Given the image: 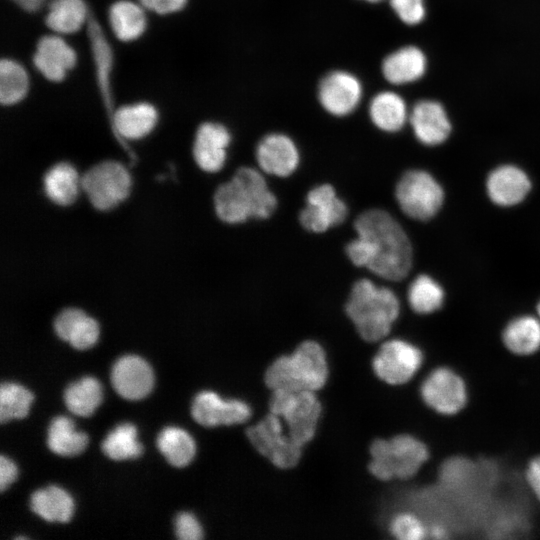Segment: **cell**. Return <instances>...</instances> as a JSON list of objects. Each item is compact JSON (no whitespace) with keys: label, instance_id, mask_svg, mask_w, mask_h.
I'll return each mask as SVG.
<instances>
[{"label":"cell","instance_id":"6da1fadb","mask_svg":"<svg viewBox=\"0 0 540 540\" xmlns=\"http://www.w3.org/2000/svg\"><path fill=\"white\" fill-rule=\"evenodd\" d=\"M356 237L345 247L348 259L388 281H401L413 263L412 245L403 227L387 211L372 208L354 221Z\"/></svg>","mask_w":540,"mask_h":540},{"label":"cell","instance_id":"7a4b0ae2","mask_svg":"<svg viewBox=\"0 0 540 540\" xmlns=\"http://www.w3.org/2000/svg\"><path fill=\"white\" fill-rule=\"evenodd\" d=\"M215 212L228 224H241L250 219L269 218L278 201L259 170L243 166L222 183L214 194Z\"/></svg>","mask_w":540,"mask_h":540},{"label":"cell","instance_id":"3957f363","mask_svg":"<svg viewBox=\"0 0 540 540\" xmlns=\"http://www.w3.org/2000/svg\"><path fill=\"white\" fill-rule=\"evenodd\" d=\"M345 312L363 340L376 342L390 333L399 316L400 303L390 288L362 278L353 284Z\"/></svg>","mask_w":540,"mask_h":540},{"label":"cell","instance_id":"277c9868","mask_svg":"<svg viewBox=\"0 0 540 540\" xmlns=\"http://www.w3.org/2000/svg\"><path fill=\"white\" fill-rule=\"evenodd\" d=\"M328 379V362L316 341L301 342L289 355L276 358L266 369L265 384L274 390H320Z\"/></svg>","mask_w":540,"mask_h":540},{"label":"cell","instance_id":"5b68a950","mask_svg":"<svg viewBox=\"0 0 540 540\" xmlns=\"http://www.w3.org/2000/svg\"><path fill=\"white\" fill-rule=\"evenodd\" d=\"M429 455L427 445L409 434L377 439L370 446L369 471L381 481L407 480L418 473Z\"/></svg>","mask_w":540,"mask_h":540},{"label":"cell","instance_id":"8992f818","mask_svg":"<svg viewBox=\"0 0 540 540\" xmlns=\"http://www.w3.org/2000/svg\"><path fill=\"white\" fill-rule=\"evenodd\" d=\"M269 409L283 420L290 436L301 446L314 437L322 412L315 392L307 390H274Z\"/></svg>","mask_w":540,"mask_h":540},{"label":"cell","instance_id":"52a82bcc","mask_svg":"<svg viewBox=\"0 0 540 540\" xmlns=\"http://www.w3.org/2000/svg\"><path fill=\"white\" fill-rule=\"evenodd\" d=\"M395 198L402 212L411 219L427 221L440 210L444 191L427 171H406L395 186Z\"/></svg>","mask_w":540,"mask_h":540},{"label":"cell","instance_id":"ba28073f","mask_svg":"<svg viewBox=\"0 0 540 540\" xmlns=\"http://www.w3.org/2000/svg\"><path fill=\"white\" fill-rule=\"evenodd\" d=\"M249 442L256 451L281 469L295 467L302 455V448L288 433L283 420L269 412L246 431Z\"/></svg>","mask_w":540,"mask_h":540},{"label":"cell","instance_id":"9c48e42d","mask_svg":"<svg viewBox=\"0 0 540 540\" xmlns=\"http://www.w3.org/2000/svg\"><path fill=\"white\" fill-rule=\"evenodd\" d=\"M424 404L442 416L460 413L468 402V388L464 378L448 366L431 370L420 385Z\"/></svg>","mask_w":540,"mask_h":540},{"label":"cell","instance_id":"30bf717a","mask_svg":"<svg viewBox=\"0 0 540 540\" xmlns=\"http://www.w3.org/2000/svg\"><path fill=\"white\" fill-rule=\"evenodd\" d=\"M130 176L116 161L100 162L80 178V186L98 210H108L124 200L130 189Z\"/></svg>","mask_w":540,"mask_h":540},{"label":"cell","instance_id":"8fae6325","mask_svg":"<svg viewBox=\"0 0 540 540\" xmlns=\"http://www.w3.org/2000/svg\"><path fill=\"white\" fill-rule=\"evenodd\" d=\"M424 355L419 347L403 339L385 341L372 360L379 379L389 385L409 382L423 365Z\"/></svg>","mask_w":540,"mask_h":540},{"label":"cell","instance_id":"7c38bea8","mask_svg":"<svg viewBox=\"0 0 540 540\" xmlns=\"http://www.w3.org/2000/svg\"><path fill=\"white\" fill-rule=\"evenodd\" d=\"M305 201L306 205L298 218L301 226L312 233L326 232L342 224L348 215L346 203L328 183L311 188Z\"/></svg>","mask_w":540,"mask_h":540},{"label":"cell","instance_id":"4fadbf2b","mask_svg":"<svg viewBox=\"0 0 540 540\" xmlns=\"http://www.w3.org/2000/svg\"><path fill=\"white\" fill-rule=\"evenodd\" d=\"M86 24L97 88L109 121H111L115 111L112 89L114 52L91 8Z\"/></svg>","mask_w":540,"mask_h":540},{"label":"cell","instance_id":"5bb4252c","mask_svg":"<svg viewBox=\"0 0 540 540\" xmlns=\"http://www.w3.org/2000/svg\"><path fill=\"white\" fill-rule=\"evenodd\" d=\"M362 93V84L355 75L347 71L336 70L321 79L318 100L329 114L343 117L357 108Z\"/></svg>","mask_w":540,"mask_h":540},{"label":"cell","instance_id":"9a60e30c","mask_svg":"<svg viewBox=\"0 0 540 540\" xmlns=\"http://www.w3.org/2000/svg\"><path fill=\"white\" fill-rule=\"evenodd\" d=\"M194 420L202 426L241 424L250 419V406L239 399H222L212 391H202L196 395L191 407Z\"/></svg>","mask_w":540,"mask_h":540},{"label":"cell","instance_id":"2e32d148","mask_svg":"<svg viewBox=\"0 0 540 540\" xmlns=\"http://www.w3.org/2000/svg\"><path fill=\"white\" fill-rule=\"evenodd\" d=\"M255 158L263 173L288 177L300 163V153L295 142L286 134L270 133L256 147Z\"/></svg>","mask_w":540,"mask_h":540},{"label":"cell","instance_id":"e0dca14e","mask_svg":"<svg viewBox=\"0 0 540 540\" xmlns=\"http://www.w3.org/2000/svg\"><path fill=\"white\" fill-rule=\"evenodd\" d=\"M111 383L123 398L138 400L151 392L154 376L150 365L144 359L136 355H125L114 363Z\"/></svg>","mask_w":540,"mask_h":540},{"label":"cell","instance_id":"ac0fdd59","mask_svg":"<svg viewBox=\"0 0 540 540\" xmlns=\"http://www.w3.org/2000/svg\"><path fill=\"white\" fill-rule=\"evenodd\" d=\"M36 69L49 81H62L77 63L75 50L58 35L39 38L33 55Z\"/></svg>","mask_w":540,"mask_h":540},{"label":"cell","instance_id":"d6986e66","mask_svg":"<svg viewBox=\"0 0 540 540\" xmlns=\"http://www.w3.org/2000/svg\"><path fill=\"white\" fill-rule=\"evenodd\" d=\"M230 141V132L224 125L216 122L202 123L196 131L193 144L196 164L206 172L219 171L225 164Z\"/></svg>","mask_w":540,"mask_h":540},{"label":"cell","instance_id":"ffe728a7","mask_svg":"<svg viewBox=\"0 0 540 540\" xmlns=\"http://www.w3.org/2000/svg\"><path fill=\"white\" fill-rule=\"evenodd\" d=\"M486 190L494 204L509 207L519 204L526 198L531 190V181L519 167L502 165L488 175Z\"/></svg>","mask_w":540,"mask_h":540},{"label":"cell","instance_id":"44dd1931","mask_svg":"<svg viewBox=\"0 0 540 540\" xmlns=\"http://www.w3.org/2000/svg\"><path fill=\"white\" fill-rule=\"evenodd\" d=\"M415 137L424 145L443 143L451 132V123L443 106L431 100L418 102L409 115Z\"/></svg>","mask_w":540,"mask_h":540},{"label":"cell","instance_id":"7402d4cb","mask_svg":"<svg viewBox=\"0 0 540 540\" xmlns=\"http://www.w3.org/2000/svg\"><path fill=\"white\" fill-rule=\"evenodd\" d=\"M158 121V112L148 102H137L115 109L110 121L120 139H140L149 134Z\"/></svg>","mask_w":540,"mask_h":540},{"label":"cell","instance_id":"603a6c76","mask_svg":"<svg viewBox=\"0 0 540 540\" xmlns=\"http://www.w3.org/2000/svg\"><path fill=\"white\" fill-rule=\"evenodd\" d=\"M381 69L385 79L392 84L411 83L424 75L426 57L419 48L405 46L385 57Z\"/></svg>","mask_w":540,"mask_h":540},{"label":"cell","instance_id":"cb8c5ba5","mask_svg":"<svg viewBox=\"0 0 540 540\" xmlns=\"http://www.w3.org/2000/svg\"><path fill=\"white\" fill-rule=\"evenodd\" d=\"M504 347L513 355L528 357L540 350V320L522 315L510 320L502 331Z\"/></svg>","mask_w":540,"mask_h":540},{"label":"cell","instance_id":"d4e9b609","mask_svg":"<svg viewBox=\"0 0 540 540\" xmlns=\"http://www.w3.org/2000/svg\"><path fill=\"white\" fill-rule=\"evenodd\" d=\"M143 8L141 4L130 0H118L110 5L109 24L117 39L130 42L142 36L147 27Z\"/></svg>","mask_w":540,"mask_h":540},{"label":"cell","instance_id":"484cf974","mask_svg":"<svg viewBox=\"0 0 540 540\" xmlns=\"http://www.w3.org/2000/svg\"><path fill=\"white\" fill-rule=\"evenodd\" d=\"M369 116L378 129L393 133L405 125L408 113L405 101L400 95L391 91H382L372 98Z\"/></svg>","mask_w":540,"mask_h":540},{"label":"cell","instance_id":"4316f807","mask_svg":"<svg viewBox=\"0 0 540 540\" xmlns=\"http://www.w3.org/2000/svg\"><path fill=\"white\" fill-rule=\"evenodd\" d=\"M89 11L85 0H52L44 21L55 33L72 34L86 24Z\"/></svg>","mask_w":540,"mask_h":540},{"label":"cell","instance_id":"83f0119b","mask_svg":"<svg viewBox=\"0 0 540 540\" xmlns=\"http://www.w3.org/2000/svg\"><path fill=\"white\" fill-rule=\"evenodd\" d=\"M31 510L46 521L67 522L72 516V497L62 488L50 485L35 491L30 498Z\"/></svg>","mask_w":540,"mask_h":540},{"label":"cell","instance_id":"f1b7e54d","mask_svg":"<svg viewBox=\"0 0 540 540\" xmlns=\"http://www.w3.org/2000/svg\"><path fill=\"white\" fill-rule=\"evenodd\" d=\"M46 196L55 204L66 206L74 202L80 180L76 170L66 162L52 166L43 179Z\"/></svg>","mask_w":540,"mask_h":540},{"label":"cell","instance_id":"f546056e","mask_svg":"<svg viewBox=\"0 0 540 540\" xmlns=\"http://www.w3.org/2000/svg\"><path fill=\"white\" fill-rule=\"evenodd\" d=\"M88 436L75 430L73 421L65 416L53 418L48 427L47 445L55 454L75 456L87 446Z\"/></svg>","mask_w":540,"mask_h":540},{"label":"cell","instance_id":"4dcf8cb0","mask_svg":"<svg viewBox=\"0 0 540 540\" xmlns=\"http://www.w3.org/2000/svg\"><path fill=\"white\" fill-rule=\"evenodd\" d=\"M103 392L100 382L90 376L81 378L67 386L64 401L67 409L75 415L88 417L102 402Z\"/></svg>","mask_w":540,"mask_h":540},{"label":"cell","instance_id":"1f68e13d","mask_svg":"<svg viewBox=\"0 0 540 540\" xmlns=\"http://www.w3.org/2000/svg\"><path fill=\"white\" fill-rule=\"evenodd\" d=\"M157 447L166 460L175 467H184L191 462L195 455V442L183 429L165 427L159 433Z\"/></svg>","mask_w":540,"mask_h":540},{"label":"cell","instance_id":"d6a6232c","mask_svg":"<svg viewBox=\"0 0 540 540\" xmlns=\"http://www.w3.org/2000/svg\"><path fill=\"white\" fill-rule=\"evenodd\" d=\"M29 75L18 61L3 58L0 61V102L10 106L22 101L28 94Z\"/></svg>","mask_w":540,"mask_h":540},{"label":"cell","instance_id":"836d02e7","mask_svg":"<svg viewBox=\"0 0 540 540\" xmlns=\"http://www.w3.org/2000/svg\"><path fill=\"white\" fill-rule=\"evenodd\" d=\"M407 298L415 313L431 314L442 307L444 290L432 277L421 274L410 283Z\"/></svg>","mask_w":540,"mask_h":540},{"label":"cell","instance_id":"e575fe53","mask_svg":"<svg viewBox=\"0 0 540 540\" xmlns=\"http://www.w3.org/2000/svg\"><path fill=\"white\" fill-rule=\"evenodd\" d=\"M103 453L110 459L120 461L141 455L143 447L137 440L136 427L128 422L119 424L101 444Z\"/></svg>","mask_w":540,"mask_h":540},{"label":"cell","instance_id":"d590c367","mask_svg":"<svg viewBox=\"0 0 540 540\" xmlns=\"http://www.w3.org/2000/svg\"><path fill=\"white\" fill-rule=\"evenodd\" d=\"M33 394L25 387L10 382L0 386V422L24 418L29 411Z\"/></svg>","mask_w":540,"mask_h":540},{"label":"cell","instance_id":"8d00e7d4","mask_svg":"<svg viewBox=\"0 0 540 540\" xmlns=\"http://www.w3.org/2000/svg\"><path fill=\"white\" fill-rule=\"evenodd\" d=\"M388 529L398 540H421L428 537L427 524L412 510H402L392 516Z\"/></svg>","mask_w":540,"mask_h":540},{"label":"cell","instance_id":"74e56055","mask_svg":"<svg viewBox=\"0 0 540 540\" xmlns=\"http://www.w3.org/2000/svg\"><path fill=\"white\" fill-rule=\"evenodd\" d=\"M99 336V326L96 320L87 315L84 316L74 327L68 342L78 350L88 349L93 346Z\"/></svg>","mask_w":540,"mask_h":540},{"label":"cell","instance_id":"f35d334b","mask_svg":"<svg viewBox=\"0 0 540 540\" xmlns=\"http://www.w3.org/2000/svg\"><path fill=\"white\" fill-rule=\"evenodd\" d=\"M390 5L407 25H416L425 17L424 0H390Z\"/></svg>","mask_w":540,"mask_h":540},{"label":"cell","instance_id":"ab89813d","mask_svg":"<svg viewBox=\"0 0 540 540\" xmlns=\"http://www.w3.org/2000/svg\"><path fill=\"white\" fill-rule=\"evenodd\" d=\"M84 316L86 314L77 308H66L62 310L56 316L53 324L57 336L64 341H68L74 327Z\"/></svg>","mask_w":540,"mask_h":540},{"label":"cell","instance_id":"60d3db41","mask_svg":"<svg viewBox=\"0 0 540 540\" xmlns=\"http://www.w3.org/2000/svg\"><path fill=\"white\" fill-rule=\"evenodd\" d=\"M175 533L180 540H199L203 531L196 517L188 512L179 513L175 519Z\"/></svg>","mask_w":540,"mask_h":540},{"label":"cell","instance_id":"b9f144b4","mask_svg":"<svg viewBox=\"0 0 540 540\" xmlns=\"http://www.w3.org/2000/svg\"><path fill=\"white\" fill-rule=\"evenodd\" d=\"M188 0H139L140 4L157 14L167 15L182 10Z\"/></svg>","mask_w":540,"mask_h":540},{"label":"cell","instance_id":"7bdbcfd3","mask_svg":"<svg viewBox=\"0 0 540 540\" xmlns=\"http://www.w3.org/2000/svg\"><path fill=\"white\" fill-rule=\"evenodd\" d=\"M524 478L529 490L540 503V455L534 456L528 461Z\"/></svg>","mask_w":540,"mask_h":540},{"label":"cell","instance_id":"ee69618b","mask_svg":"<svg viewBox=\"0 0 540 540\" xmlns=\"http://www.w3.org/2000/svg\"><path fill=\"white\" fill-rule=\"evenodd\" d=\"M17 477L16 465L5 456L0 457V491L3 492Z\"/></svg>","mask_w":540,"mask_h":540},{"label":"cell","instance_id":"f6af8a7d","mask_svg":"<svg viewBox=\"0 0 540 540\" xmlns=\"http://www.w3.org/2000/svg\"><path fill=\"white\" fill-rule=\"evenodd\" d=\"M10 1L13 2L15 5H17L20 9L26 12L35 13L43 7L46 0H10Z\"/></svg>","mask_w":540,"mask_h":540},{"label":"cell","instance_id":"bcb514c9","mask_svg":"<svg viewBox=\"0 0 540 540\" xmlns=\"http://www.w3.org/2000/svg\"><path fill=\"white\" fill-rule=\"evenodd\" d=\"M364 1L376 3V2H380V1H382V0H364Z\"/></svg>","mask_w":540,"mask_h":540},{"label":"cell","instance_id":"7dc6e473","mask_svg":"<svg viewBox=\"0 0 540 540\" xmlns=\"http://www.w3.org/2000/svg\"><path fill=\"white\" fill-rule=\"evenodd\" d=\"M537 312H538V315H539V317H540V302H539L538 305H537Z\"/></svg>","mask_w":540,"mask_h":540}]
</instances>
